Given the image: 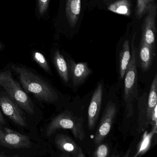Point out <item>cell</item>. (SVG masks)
Returning <instances> with one entry per match:
<instances>
[{
	"label": "cell",
	"instance_id": "1",
	"mask_svg": "<svg viewBox=\"0 0 157 157\" xmlns=\"http://www.w3.org/2000/svg\"><path fill=\"white\" fill-rule=\"evenodd\" d=\"M12 69L18 75L23 89L33 94L40 101L54 103L58 99L55 90L45 81L25 68L12 66Z\"/></svg>",
	"mask_w": 157,
	"mask_h": 157
},
{
	"label": "cell",
	"instance_id": "2",
	"mask_svg": "<svg viewBox=\"0 0 157 157\" xmlns=\"http://www.w3.org/2000/svg\"><path fill=\"white\" fill-rule=\"evenodd\" d=\"M135 36L136 34H134L131 44L132 52L130 55V60L124 76V100L125 102L126 112L128 118L133 116L134 112V104L138 97L136 51L134 45Z\"/></svg>",
	"mask_w": 157,
	"mask_h": 157
},
{
	"label": "cell",
	"instance_id": "3",
	"mask_svg": "<svg viewBox=\"0 0 157 157\" xmlns=\"http://www.w3.org/2000/svg\"><path fill=\"white\" fill-rule=\"evenodd\" d=\"M0 85L22 110L29 114L34 113V106L31 98L23 90L19 82L13 79L10 71L0 72Z\"/></svg>",
	"mask_w": 157,
	"mask_h": 157
},
{
	"label": "cell",
	"instance_id": "4",
	"mask_svg": "<svg viewBox=\"0 0 157 157\" xmlns=\"http://www.w3.org/2000/svg\"><path fill=\"white\" fill-rule=\"evenodd\" d=\"M82 117L74 115L71 112L66 111L52 119L46 129V136H50L59 129H69L77 140L83 141L85 133Z\"/></svg>",
	"mask_w": 157,
	"mask_h": 157
},
{
	"label": "cell",
	"instance_id": "5",
	"mask_svg": "<svg viewBox=\"0 0 157 157\" xmlns=\"http://www.w3.org/2000/svg\"><path fill=\"white\" fill-rule=\"evenodd\" d=\"M0 146L10 149L28 148L32 142L27 136L0 126Z\"/></svg>",
	"mask_w": 157,
	"mask_h": 157
},
{
	"label": "cell",
	"instance_id": "6",
	"mask_svg": "<svg viewBox=\"0 0 157 157\" xmlns=\"http://www.w3.org/2000/svg\"><path fill=\"white\" fill-rule=\"evenodd\" d=\"M117 109L115 103L110 101L106 105L102 118L100 122L94 137L95 145L101 144L109 134L116 115Z\"/></svg>",
	"mask_w": 157,
	"mask_h": 157
},
{
	"label": "cell",
	"instance_id": "7",
	"mask_svg": "<svg viewBox=\"0 0 157 157\" xmlns=\"http://www.w3.org/2000/svg\"><path fill=\"white\" fill-rule=\"evenodd\" d=\"M0 106L3 113L15 124L22 127L27 126L25 116L21 108L6 94H0Z\"/></svg>",
	"mask_w": 157,
	"mask_h": 157
},
{
	"label": "cell",
	"instance_id": "8",
	"mask_svg": "<svg viewBox=\"0 0 157 157\" xmlns=\"http://www.w3.org/2000/svg\"><path fill=\"white\" fill-rule=\"evenodd\" d=\"M157 76L155 75L151 86L148 98L147 106L145 109L142 108V110L140 111L139 116L142 115L140 118L138 119V128L140 132H142L147 128L151 121L152 112L155 106H157Z\"/></svg>",
	"mask_w": 157,
	"mask_h": 157
},
{
	"label": "cell",
	"instance_id": "9",
	"mask_svg": "<svg viewBox=\"0 0 157 157\" xmlns=\"http://www.w3.org/2000/svg\"><path fill=\"white\" fill-rule=\"evenodd\" d=\"M157 5L153 4L146 13L142 25L141 41L153 49L155 43Z\"/></svg>",
	"mask_w": 157,
	"mask_h": 157
},
{
	"label": "cell",
	"instance_id": "10",
	"mask_svg": "<svg viewBox=\"0 0 157 157\" xmlns=\"http://www.w3.org/2000/svg\"><path fill=\"white\" fill-rule=\"evenodd\" d=\"M103 93V84L102 82H100L97 84L93 94L88 108V127L90 130L94 129L99 118L102 101Z\"/></svg>",
	"mask_w": 157,
	"mask_h": 157
},
{
	"label": "cell",
	"instance_id": "11",
	"mask_svg": "<svg viewBox=\"0 0 157 157\" xmlns=\"http://www.w3.org/2000/svg\"><path fill=\"white\" fill-rule=\"evenodd\" d=\"M68 67L69 77L76 87L83 83L92 73L87 63H76L71 60Z\"/></svg>",
	"mask_w": 157,
	"mask_h": 157
},
{
	"label": "cell",
	"instance_id": "12",
	"mask_svg": "<svg viewBox=\"0 0 157 157\" xmlns=\"http://www.w3.org/2000/svg\"><path fill=\"white\" fill-rule=\"evenodd\" d=\"M55 143L59 149L71 154L73 157H85L81 148L67 135L58 134L55 138Z\"/></svg>",
	"mask_w": 157,
	"mask_h": 157
},
{
	"label": "cell",
	"instance_id": "13",
	"mask_svg": "<svg viewBox=\"0 0 157 157\" xmlns=\"http://www.w3.org/2000/svg\"><path fill=\"white\" fill-rule=\"evenodd\" d=\"M81 0H67L66 17L70 26L73 28L77 24L81 13Z\"/></svg>",
	"mask_w": 157,
	"mask_h": 157
},
{
	"label": "cell",
	"instance_id": "14",
	"mask_svg": "<svg viewBox=\"0 0 157 157\" xmlns=\"http://www.w3.org/2000/svg\"><path fill=\"white\" fill-rule=\"evenodd\" d=\"M54 62L60 78L65 83L70 79L68 67L63 56L59 50H56L54 55Z\"/></svg>",
	"mask_w": 157,
	"mask_h": 157
},
{
	"label": "cell",
	"instance_id": "15",
	"mask_svg": "<svg viewBox=\"0 0 157 157\" xmlns=\"http://www.w3.org/2000/svg\"><path fill=\"white\" fill-rule=\"evenodd\" d=\"M130 59L129 41L128 40H125L123 44L122 50L119 55V71L121 79H123L124 77Z\"/></svg>",
	"mask_w": 157,
	"mask_h": 157
},
{
	"label": "cell",
	"instance_id": "16",
	"mask_svg": "<svg viewBox=\"0 0 157 157\" xmlns=\"http://www.w3.org/2000/svg\"><path fill=\"white\" fill-rule=\"evenodd\" d=\"M153 50L149 46L141 41L140 56L141 68L144 71H147L150 68Z\"/></svg>",
	"mask_w": 157,
	"mask_h": 157
},
{
	"label": "cell",
	"instance_id": "17",
	"mask_svg": "<svg viewBox=\"0 0 157 157\" xmlns=\"http://www.w3.org/2000/svg\"><path fill=\"white\" fill-rule=\"evenodd\" d=\"M110 11L117 14L129 16L131 14V5L128 0H119L109 5Z\"/></svg>",
	"mask_w": 157,
	"mask_h": 157
},
{
	"label": "cell",
	"instance_id": "18",
	"mask_svg": "<svg viewBox=\"0 0 157 157\" xmlns=\"http://www.w3.org/2000/svg\"><path fill=\"white\" fill-rule=\"evenodd\" d=\"M154 2L155 0H137L135 13L137 19L140 20L145 15Z\"/></svg>",
	"mask_w": 157,
	"mask_h": 157
},
{
	"label": "cell",
	"instance_id": "19",
	"mask_svg": "<svg viewBox=\"0 0 157 157\" xmlns=\"http://www.w3.org/2000/svg\"><path fill=\"white\" fill-rule=\"evenodd\" d=\"M156 132H157V127H153V130L148 135H147V132L145 133L144 135L143 139L142 140V141L140 143V147L139 148L137 155L136 156H138L139 154L142 155L148 150L150 146L151 137L154 133H156Z\"/></svg>",
	"mask_w": 157,
	"mask_h": 157
},
{
	"label": "cell",
	"instance_id": "20",
	"mask_svg": "<svg viewBox=\"0 0 157 157\" xmlns=\"http://www.w3.org/2000/svg\"><path fill=\"white\" fill-rule=\"evenodd\" d=\"M33 57L34 59L37 62V64L42 68L44 69L47 72H50V68L48 66L47 61L42 53L39 52H34Z\"/></svg>",
	"mask_w": 157,
	"mask_h": 157
},
{
	"label": "cell",
	"instance_id": "21",
	"mask_svg": "<svg viewBox=\"0 0 157 157\" xmlns=\"http://www.w3.org/2000/svg\"><path fill=\"white\" fill-rule=\"evenodd\" d=\"M96 150L93 153V156L95 157H106L109 156V147L105 144H99Z\"/></svg>",
	"mask_w": 157,
	"mask_h": 157
},
{
	"label": "cell",
	"instance_id": "22",
	"mask_svg": "<svg viewBox=\"0 0 157 157\" xmlns=\"http://www.w3.org/2000/svg\"><path fill=\"white\" fill-rule=\"evenodd\" d=\"M38 10L39 13L43 15L46 11L49 4V0H38Z\"/></svg>",
	"mask_w": 157,
	"mask_h": 157
},
{
	"label": "cell",
	"instance_id": "23",
	"mask_svg": "<svg viewBox=\"0 0 157 157\" xmlns=\"http://www.w3.org/2000/svg\"><path fill=\"white\" fill-rule=\"evenodd\" d=\"M150 124L153 127H157V106H155L152 112Z\"/></svg>",
	"mask_w": 157,
	"mask_h": 157
},
{
	"label": "cell",
	"instance_id": "24",
	"mask_svg": "<svg viewBox=\"0 0 157 157\" xmlns=\"http://www.w3.org/2000/svg\"><path fill=\"white\" fill-rule=\"evenodd\" d=\"M5 123L6 122H5V119H4L3 115L0 109V125L5 124Z\"/></svg>",
	"mask_w": 157,
	"mask_h": 157
},
{
	"label": "cell",
	"instance_id": "25",
	"mask_svg": "<svg viewBox=\"0 0 157 157\" xmlns=\"http://www.w3.org/2000/svg\"><path fill=\"white\" fill-rule=\"evenodd\" d=\"M6 156L4 155H2V154H0V157H6Z\"/></svg>",
	"mask_w": 157,
	"mask_h": 157
},
{
	"label": "cell",
	"instance_id": "26",
	"mask_svg": "<svg viewBox=\"0 0 157 157\" xmlns=\"http://www.w3.org/2000/svg\"><path fill=\"white\" fill-rule=\"evenodd\" d=\"M2 48V45L0 43V49H1Z\"/></svg>",
	"mask_w": 157,
	"mask_h": 157
}]
</instances>
